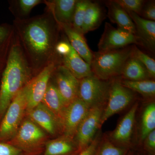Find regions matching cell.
<instances>
[{
  "label": "cell",
  "mask_w": 155,
  "mask_h": 155,
  "mask_svg": "<svg viewBox=\"0 0 155 155\" xmlns=\"http://www.w3.org/2000/svg\"><path fill=\"white\" fill-rule=\"evenodd\" d=\"M42 2L41 0H19L17 3L19 13L22 16H27L35 7Z\"/></svg>",
  "instance_id": "31"
},
{
  "label": "cell",
  "mask_w": 155,
  "mask_h": 155,
  "mask_svg": "<svg viewBox=\"0 0 155 155\" xmlns=\"http://www.w3.org/2000/svg\"><path fill=\"white\" fill-rule=\"evenodd\" d=\"M51 16L45 14L14 21V30L32 71L40 72L50 63L60 62L55 49L61 28Z\"/></svg>",
  "instance_id": "1"
},
{
  "label": "cell",
  "mask_w": 155,
  "mask_h": 155,
  "mask_svg": "<svg viewBox=\"0 0 155 155\" xmlns=\"http://www.w3.org/2000/svg\"><path fill=\"white\" fill-rule=\"evenodd\" d=\"M59 26L66 34L67 40L73 49L86 63L90 65L93 52L89 48L84 35L75 30L71 25L63 24Z\"/></svg>",
  "instance_id": "16"
},
{
  "label": "cell",
  "mask_w": 155,
  "mask_h": 155,
  "mask_svg": "<svg viewBox=\"0 0 155 155\" xmlns=\"http://www.w3.org/2000/svg\"><path fill=\"white\" fill-rule=\"evenodd\" d=\"M139 16L147 20L155 21V1H146Z\"/></svg>",
  "instance_id": "32"
},
{
  "label": "cell",
  "mask_w": 155,
  "mask_h": 155,
  "mask_svg": "<svg viewBox=\"0 0 155 155\" xmlns=\"http://www.w3.org/2000/svg\"><path fill=\"white\" fill-rule=\"evenodd\" d=\"M134 45L105 52H93L90 64L93 73L103 80L119 78L125 63L131 56Z\"/></svg>",
  "instance_id": "3"
},
{
  "label": "cell",
  "mask_w": 155,
  "mask_h": 155,
  "mask_svg": "<svg viewBox=\"0 0 155 155\" xmlns=\"http://www.w3.org/2000/svg\"><path fill=\"white\" fill-rule=\"evenodd\" d=\"M89 110L90 108L78 97L67 106L63 119L64 136L74 138L78 128Z\"/></svg>",
  "instance_id": "11"
},
{
  "label": "cell",
  "mask_w": 155,
  "mask_h": 155,
  "mask_svg": "<svg viewBox=\"0 0 155 155\" xmlns=\"http://www.w3.org/2000/svg\"><path fill=\"white\" fill-rule=\"evenodd\" d=\"M22 150L5 142H0V155H20Z\"/></svg>",
  "instance_id": "34"
},
{
  "label": "cell",
  "mask_w": 155,
  "mask_h": 155,
  "mask_svg": "<svg viewBox=\"0 0 155 155\" xmlns=\"http://www.w3.org/2000/svg\"><path fill=\"white\" fill-rule=\"evenodd\" d=\"M131 56L137 59L141 63L147 70L153 79L155 78V61L154 59L150 57L139 49L136 45H134Z\"/></svg>",
  "instance_id": "29"
},
{
  "label": "cell",
  "mask_w": 155,
  "mask_h": 155,
  "mask_svg": "<svg viewBox=\"0 0 155 155\" xmlns=\"http://www.w3.org/2000/svg\"><path fill=\"white\" fill-rule=\"evenodd\" d=\"M104 109L103 107L90 109L78 128L74 138L80 151L91 144L98 132L101 126V119Z\"/></svg>",
  "instance_id": "8"
},
{
  "label": "cell",
  "mask_w": 155,
  "mask_h": 155,
  "mask_svg": "<svg viewBox=\"0 0 155 155\" xmlns=\"http://www.w3.org/2000/svg\"><path fill=\"white\" fill-rule=\"evenodd\" d=\"M138 107V102H135L120 120L116 128L107 136L114 144L121 147L130 148L135 130L136 116Z\"/></svg>",
  "instance_id": "9"
},
{
  "label": "cell",
  "mask_w": 155,
  "mask_h": 155,
  "mask_svg": "<svg viewBox=\"0 0 155 155\" xmlns=\"http://www.w3.org/2000/svg\"><path fill=\"white\" fill-rule=\"evenodd\" d=\"M143 149L150 155H155V130L147 135L142 142Z\"/></svg>",
  "instance_id": "33"
},
{
  "label": "cell",
  "mask_w": 155,
  "mask_h": 155,
  "mask_svg": "<svg viewBox=\"0 0 155 155\" xmlns=\"http://www.w3.org/2000/svg\"><path fill=\"white\" fill-rule=\"evenodd\" d=\"M155 130V103L150 101L142 111L139 130V140L142 143L147 135Z\"/></svg>",
  "instance_id": "24"
},
{
  "label": "cell",
  "mask_w": 155,
  "mask_h": 155,
  "mask_svg": "<svg viewBox=\"0 0 155 155\" xmlns=\"http://www.w3.org/2000/svg\"><path fill=\"white\" fill-rule=\"evenodd\" d=\"M60 62L54 61L45 67L29 81L26 111L29 112L41 103L49 83L50 78Z\"/></svg>",
  "instance_id": "10"
},
{
  "label": "cell",
  "mask_w": 155,
  "mask_h": 155,
  "mask_svg": "<svg viewBox=\"0 0 155 155\" xmlns=\"http://www.w3.org/2000/svg\"><path fill=\"white\" fill-rule=\"evenodd\" d=\"M28 113L31 120L51 135H55L59 130L63 132L61 121L42 103Z\"/></svg>",
  "instance_id": "14"
},
{
  "label": "cell",
  "mask_w": 155,
  "mask_h": 155,
  "mask_svg": "<svg viewBox=\"0 0 155 155\" xmlns=\"http://www.w3.org/2000/svg\"><path fill=\"white\" fill-rule=\"evenodd\" d=\"M127 13L132 12L139 16L146 1L144 0H115Z\"/></svg>",
  "instance_id": "30"
},
{
  "label": "cell",
  "mask_w": 155,
  "mask_h": 155,
  "mask_svg": "<svg viewBox=\"0 0 155 155\" xmlns=\"http://www.w3.org/2000/svg\"><path fill=\"white\" fill-rule=\"evenodd\" d=\"M14 27L7 23L0 24V62H7L11 45L15 36Z\"/></svg>",
  "instance_id": "26"
},
{
  "label": "cell",
  "mask_w": 155,
  "mask_h": 155,
  "mask_svg": "<svg viewBox=\"0 0 155 155\" xmlns=\"http://www.w3.org/2000/svg\"><path fill=\"white\" fill-rule=\"evenodd\" d=\"M129 150L114 144L106 136L101 138L95 155H127Z\"/></svg>",
  "instance_id": "27"
},
{
  "label": "cell",
  "mask_w": 155,
  "mask_h": 155,
  "mask_svg": "<svg viewBox=\"0 0 155 155\" xmlns=\"http://www.w3.org/2000/svg\"><path fill=\"white\" fill-rule=\"evenodd\" d=\"M91 2V1L88 0H78L75 5L71 25L75 30L82 34V26L86 10Z\"/></svg>",
  "instance_id": "28"
},
{
  "label": "cell",
  "mask_w": 155,
  "mask_h": 155,
  "mask_svg": "<svg viewBox=\"0 0 155 155\" xmlns=\"http://www.w3.org/2000/svg\"><path fill=\"white\" fill-rule=\"evenodd\" d=\"M77 0H55L49 5L51 14L58 25L72 24Z\"/></svg>",
  "instance_id": "18"
},
{
  "label": "cell",
  "mask_w": 155,
  "mask_h": 155,
  "mask_svg": "<svg viewBox=\"0 0 155 155\" xmlns=\"http://www.w3.org/2000/svg\"><path fill=\"white\" fill-rule=\"evenodd\" d=\"M105 4L110 21L116 24L118 28L137 35L135 25L128 13L115 0L106 1Z\"/></svg>",
  "instance_id": "17"
},
{
  "label": "cell",
  "mask_w": 155,
  "mask_h": 155,
  "mask_svg": "<svg viewBox=\"0 0 155 155\" xmlns=\"http://www.w3.org/2000/svg\"><path fill=\"white\" fill-rule=\"evenodd\" d=\"M105 16L104 10L99 3L91 1L87 9L84 20L82 29L84 35L98 28Z\"/></svg>",
  "instance_id": "21"
},
{
  "label": "cell",
  "mask_w": 155,
  "mask_h": 155,
  "mask_svg": "<svg viewBox=\"0 0 155 155\" xmlns=\"http://www.w3.org/2000/svg\"><path fill=\"white\" fill-rule=\"evenodd\" d=\"M119 78L132 81L153 79L144 66L131 56L125 63Z\"/></svg>",
  "instance_id": "22"
},
{
  "label": "cell",
  "mask_w": 155,
  "mask_h": 155,
  "mask_svg": "<svg viewBox=\"0 0 155 155\" xmlns=\"http://www.w3.org/2000/svg\"><path fill=\"white\" fill-rule=\"evenodd\" d=\"M5 64L1 63L0 62V83H1V78H2V74L5 69Z\"/></svg>",
  "instance_id": "37"
},
{
  "label": "cell",
  "mask_w": 155,
  "mask_h": 155,
  "mask_svg": "<svg viewBox=\"0 0 155 155\" xmlns=\"http://www.w3.org/2000/svg\"><path fill=\"white\" fill-rule=\"evenodd\" d=\"M73 138L64 135L63 137L49 141L44 155H69L79 150Z\"/></svg>",
  "instance_id": "23"
},
{
  "label": "cell",
  "mask_w": 155,
  "mask_h": 155,
  "mask_svg": "<svg viewBox=\"0 0 155 155\" xmlns=\"http://www.w3.org/2000/svg\"><path fill=\"white\" fill-rule=\"evenodd\" d=\"M15 135V143L18 147L25 149L36 146L45 137L43 130L30 119L21 123Z\"/></svg>",
  "instance_id": "13"
},
{
  "label": "cell",
  "mask_w": 155,
  "mask_h": 155,
  "mask_svg": "<svg viewBox=\"0 0 155 155\" xmlns=\"http://www.w3.org/2000/svg\"><path fill=\"white\" fill-rule=\"evenodd\" d=\"M127 155H134V154L133 152H132V151H130V150H129V151L127 153Z\"/></svg>",
  "instance_id": "38"
},
{
  "label": "cell",
  "mask_w": 155,
  "mask_h": 155,
  "mask_svg": "<svg viewBox=\"0 0 155 155\" xmlns=\"http://www.w3.org/2000/svg\"><path fill=\"white\" fill-rule=\"evenodd\" d=\"M41 103L57 117L63 125L64 112L68 106L55 84L49 83Z\"/></svg>",
  "instance_id": "19"
},
{
  "label": "cell",
  "mask_w": 155,
  "mask_h": 155,
  "mask_svg": "<svg viewBox=\"0 0 155 155\" xmlns=\"http://www.w3.org/2000/svg\"><path fill=\"white\" fill-rule=\"evenodd\" d=\"M80 151L78 150L77 151L69 155H77L78 154V153L80 152Z\"/></svg>",
  "instance_id": "39"
},
{
  "label": "cell",
  "mask_w": 155,
  "mask_h": 155,
  "mask_svg": "<svg viewBox=\"0 0 155 155\" xmlns=\"http://www.w3.org/2000/svg\"><path fill=\"white\" fill-rule=\"evenodd\" d=\"M122 85L132 91L141 94L147 99H153L155 96L154 79L132 81L119 78Z\"/></svg>",
  "instance_id": "25"
},
{
  "label": "cell",
  "mask_w": 155,
  "mask_h": 155,
  "mask_svg": "<svg viewBox=\"0 0 155 155\" xmlns=\"http://www.w3.org/2000/svg\"><path fill=\"white\" fill-rule=\"evenodd\" d=\"M29 82L12 100L3 116L0 124V142H5L14 137L21 125L27 109Z\"/></svg>",
  "instance_id": "4"
},
{
  "label": "cell",
  "mask_w": 155,
  "mask_h": 155,
  "mask_svg": "<svg viewBox=\"0 0 155 155\" xmlns=\"http://www.w3.org/2000/svg\"><path fill=\"white\" fill-rule=\"evenodd\" d=\"M101 137L100 132L97 134L94 139L88 146L81 151L77 155H95Z\"/></svg>",
  "instance_id": "36"
},
{
  "label": "cell",
  "mask_w": 155,
  "mask_h": 155,
  "mask_svg": "<svg viewBox=\"0 0 155 155\" xmlns=\"http://www.w3.org/2000/svg\"><path fill=\"white\" fill-rule=\"evenodd\" d=\"M56 85L58 91L68 106L78 97L79 80L61 64L56 67Z\"/></svg>",
  "instance_id": "12"
},
{
  "label": "cell",
  "mask_w": 155,
  "mask_h": 155,
  "mask_svg": "<svg viewBox=\"0 0 155 155\" xmlns=\"http://www.w3.org/2000/svg\"><path fill=\"white\" fill-rule=\"evenodd\" d=\"M66 40L58 41L55 47V53L57 56L63 57L68 55L71 51V45L67 39Z\"/></svg>",
  "instance_id": "35"
},
{
  "label": "cell",
  "mask_w": 155,
  "mask_h": 155,
  "mask_svg": "<svg viewBox=\"0 0 155 155\" xmlns=\"http://www.w3.org/2000/svg\"><path fill=\"white\" fill-rule=\"evenodd\" d=\"M136 93L122 85L119 78L111 80L107 101L101 119L103 125L111 116L127 108L136 101Z\"/></svg>",
  "instance_id": "6"
},
{
  "label": "cell",
  "mask_w": 155,
  "mask_h": 155,
  "mask_svg": "<svg viewBox=\"0 0 155 155\" xmlns=\"http://www.w3.org/2000/svg\"><path fill=\"white\" fill-rule=\"evenodd\" d=\"M132 45L143 47L141 40L137 35L121 28H115L106 22L98 44V52H105Z\"/></svg>",
  "instance_id": "7"
},
{
  "label": "cell",
  "mask_w": 155,
  "mask_h": 155,
  "mask_svg": "<svg viewBox=\"0 0 155 155\" xmlns=\"http://www.w3.org/2000/svg\"><path fill=\"white\" fill-rule=\"evenodd\" d=\"M32 69L17 36H14L0 83V119L19 92L32 78Z\"/></svg>",
  "instance_id": "2"
},
{
  "label": "cell",
  "mask_w": 155,
  "mask_h": 155,
  "mask_svg": "<svg viewBox=\"0 0 155 155\" xmlns=\"http://www.w3.org/2000/svg\"><path fill=\"white\" fill-rule=\"evenodd\" d=\"M128 15L134 25L137 35L140 38L143 47L152 52L155 50V22L142 18L137 14L128 12Z\"/></svg>",
  "instance_id": "15"
},
{
  "label": "cell",
  "mask_w": 155,
  "mask_h": 155,
  "mask_svg": "<svg viewBox=\"0 0 155 155\" xmlns=\"http://www.w3.org/2000/svg\"><path fill=\"white\" fill-rule=\"evenodd\" d=\"M111 80H101L94 74L79 80L78 98L90 109L104 108Z\"/></svg>",
  "instance_id": "5"
},
{
  "label": "cell",
  "mask_w": 155,
  "mask_h": 155,
  "mask_svg": "<svg viewBox=\"0 0 155 155\" xmlns=\"http://www.w3.org/2000/svg\"><path fill=\"white\" fill-rule=\"evenodd\" d=\"M61 64L78 80L93 74L90 65L86 63L72 47L69 54L62 58Z\"/></svg>",
  "instance_id": "20"
}]
</instances>
